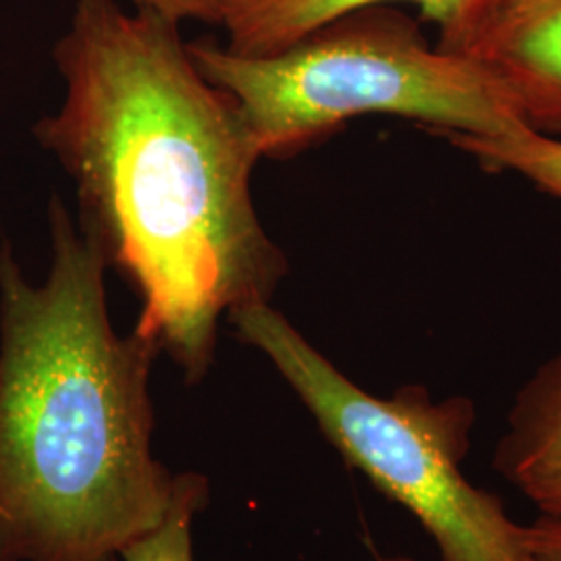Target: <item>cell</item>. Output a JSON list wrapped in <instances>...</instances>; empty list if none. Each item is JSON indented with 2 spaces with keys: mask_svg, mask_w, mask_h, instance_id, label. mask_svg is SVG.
<instances>
[{
  "mask_svg": "<svg viewBox=\"0 0 561 561\" xmlns=\"http://www.w3.org/2000/svg\"><path fill=\"white\" fill-rule=\"evenodd\" d=\"M59 113L34 125L78 190V222L140 296L136 329L206 377L222 314L271 304L289 264L252 201L261 148L204 80L180 23L78 0L55 44Z\"/></svg>",
  "mask_w": 561,
  "mask_h": 561,
  "instance_id": "obj_1",
  "label": "cell"
},
{
  "mask_svg": "<svg viewBox=\"0 0 561 561\" xmlns=\"http://www.w3.org/2000/svg\"><path fill=\"white\" fill-rule=\"evenodd\" d=\"M48 222L41 285L0 245V561H121L175 489L152 456L161 347L115 331L111 266L59 196Z\"/></svg>",
  "mask_w": 561,
  "mask_h": 561,
  "instance_id": "obj_2",
  "label": "cell"
},
{
  "mask_svg": "<svg viewBox=\"0 0 561 561\" xmlns=\"http://www.w3.org/2000/svg\"><path fill=\"white\" fill-rule=\"evenodd\" d=\"M187 53L204 80L236 101L262 159L296 157L362 115L470 136L526 125L481 62L431 46L393 4L350 11L261 59L204 38Z\"/></svg>",
  "mask_w": 561,
  "mask_h": 561,
  "instance_id": "obj_3",
  "label": "cell"
},
{
  "mask_svg": "<svg viewBox=\"0 0 561 561\" xmlns=\"http://www.w3.org/2000/svg\"><path fill=\"white\" fill-rule=\"evenodd\" d=\"M227 317L236 335L279 370L345 463L421 522L442 561H526L524 526L461 472L477 419L472 401H435L412 385L375 398L271 304Z\"/></svg>",
  "mask_w": 561,
  "mask_h": 561,
  "instance_id": "obj_4",
  "label": "cell"
},
{
  "mask_svg": "<svg viewBox=\"0 0 561 561\" xmlns=\"http://www.w3.org/2000/svg\"><path fill=\"white\" fill-rule=\"evenodd\" d=\"M456 55L481 62L541 134H561V0L500 21Z\"/></svg>",
  "mask_w": 561,
  "mask_h": 561,
  "instance_id": "obj_5",
  "label": "cell"
},
{
  "mask_svg": "<svg viewBox=\"0 0 561 561\" xmlns=\"http://www.w3.org/2000/svg\"><path fill=\"white\" fill-rule=\"evenodd\" d=\"M414 2L424 20L442 30V50H454L481 20L486 0H222V27L229 32L227 50L261 59L275 55L308 32L350 11Z\"/></svg>",
  "mask_w": 561,
  "mask_h": 561,
  "instance_id": "obj_6",
  "label": "cell"
},
{
  "mask_svg": "<svg viewBox=\"0 0 561 561\" xmlns=\"http://www.w3.org/2000/svg\"><path fill=\"white\" fill-rule=\"evenodd\" d=\"M493 468L542 516L561 518V352L518 393Z\"/></svg>",
  "mask_w": 561,
  "mask_h": 561,
  "instance_id": "obj_7",
  "label": "cell"
},
{
  "mask_svg": "<svg viewBox=\"0 0 561 561\" xmlns=\"http://www.w3.org/2000/svg\"><path fill=\"white\" fill-rule=\"evenodd\" d=\"M456 148L493 171H514L561 201V140L528 125L503 136L439 131Z\"/></svg>",
  "mask_w": 561,
  "mask_h": 561,
  "instance_id": "obj_8",
  "label": "cell"
},
{
  "mask_svg": "<svg viewBox=\"0 0 561 561\" xmlns=\"http://www.w3.org/2000/svg\"><path fill=\"white\" fill-rule=\"evenodd\" d=\"M208 479L194 472L175 474L173 500L161 524L127 545L121 561H194L192 526L210 500Z\"/></svg>",
  "mask_w": 561,
  "mask_h": 561,
  "instance_id": "obj_9",
  "label": "cell"
},
{
  "mask_svg": "<svg viewBox=\"0 0 561 561\" xmlns=\"http://www.w3.org/2000/svg\"><path fill=\"white\" fill-rule=\"evenodd\" d=\"M136 9H146L164 20L181 23L198 20L210 25L222 23V0H134Z\"/></svg>",
  "mask_w": 561,
  "mask_h": 561,
  "instance_id": "obj_10",
  "label": "cell"
},
{
  "mask_svg": "<svg viewBox=\"0 0 561 561\" xmlns=\"http://www.w3.org/2000/svg\"><path fill=\"white\" fill-rule=\"evenodd\" d=\"M526 561H561V518L542 516L524 526Z\"/></svg>",
  "mask_w": 561,
  "mask_h": 561,
  "instance_id": "obj_11",
  "label": "cell"
},
{
  "mask_svg": "<svg viewBox=\"0 0 561 561\" xmlns=\"http://www.w3.org/2000/svg\"><path fill=\"white\" fill-rule=\"evenodd\" d=\"M545 2H549V0H486V7L482 11L481 20L474 25V30L454 50H447V53H458L466 42L472 41L477 34H481L482 30H486L500 21L516 18L535 7H541Z\"/></svg>",
  "mask_w": 561,
  "mask_h": 561,
  "instance_id": "obj_12",
  "label": "cell"
},
{
  "mask_svg": "<svg viewBox=\"0 0 561 561\" xmlns=\"http://www.w3.org/2000/svg\"><path fill=\"white\" fill-rule=\"evenodd\" d=\"M375 561H414L403 556H382V553H375Z\"/></svg>",
  "mask_w": 561,
  "mask_h": 561,
  "instance_id": "obj_13",
  "label": "cell"
}]
</instances>
